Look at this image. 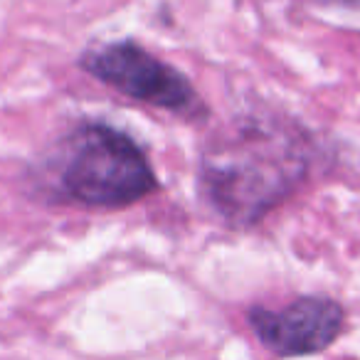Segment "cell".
I'll return each mask as SVG.
<instances>
[{"label": "cell", "mask_w": 360, "mask_h": 360, "mask_svg": "<svg viewBox=\"0 0 360 360\" xmlns=\"http://www.w3.org/2000/svg\"><path fill=\"white\" fill-rule=\"evenodd\" d=\"M333 6H340V8H360V0H328Z\"/></svg>", "instance_id": "cell-5"}, {"label": "cell", "mask_w": 360, "mask_h": 360, "mask_svg": "<svg viewBox=\"0 0 360 360\" xmlns=\"http://www.w3.org/2000/svg\"><path fill=\"white\" fill-rule=\"evenodd\" d=\"M79 67L129 99L170 111L188 121L207 119V106L188 77L131 40L109 42L84 52L79 57Z\"/></svg>", "instance_id": "cell-3"}, {"label": "cell", "mask_w": 360, "mask_h": 360, "mask_svg": "<svg viewBox=\"0 0 360 360\" xmlns=\"http://www.w3.org/2000/svg\"><path fill=\"white\" fill-rule=\"evenodd\" d=\"M62 193L86 207H129L158 191V178L134 139L86 124L65 143Z\"/></svg>", "instance_id": "cell-2"}, {"label": "cell", "mask_w": 360, "mask_h": 360, "mask_svg": "<svg viewBox=\"0 0 360 360\" xmlns=\"http://www.w3.org/2000/svg\"><path fill=\"white\" fill-rule=\"evenodd\" d=\"M343 306L328 296H301L281 311H250V326L257 338L281 358L326 350L343 330Z\"/></svg>", "instance_id": "cell-4"}, {"label": "cell", "mask_w": 360, "mask_h": 360, "mask_svg": "<svg viewBox=\"0 0 360 360\" xmlns=\"http://www.w3.org/2000/svg\"><path fill=\"white\" fill-rule=\"evenodd\" d=\"M314 163V143L296 124L240 119L200 153V191L235 227L262 222L296 193Z\"/></svg>", "instance_id": "cell-1"}]
</instances>
